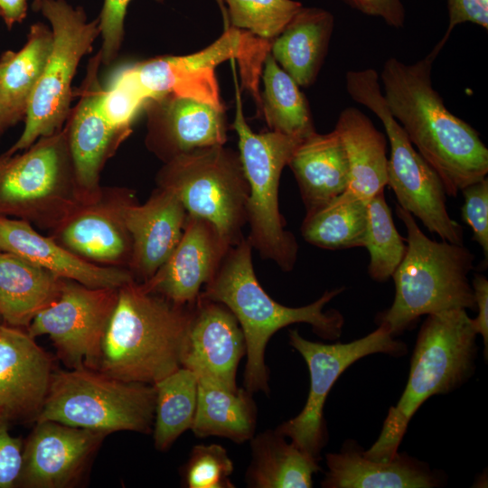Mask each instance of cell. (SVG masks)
<instances>
[{
  "instance_id": "obj_1",
  "label": "cell",
  "mask_w": 488,
  "mask_h": 488,
  "mask_svg": "<svg viewBox=\"0 0 488 488\" xmlns=\"http://www.w3.org/2000/svg\"><path fill=\"white\" fill-rule=\"evenodd\" d=\"M434 49L408 64L395 57L383 64L381 92L392 117L441 178L446 194L455 197L488 174V149L479 133L452 114L433 88Z\"/></svg>"
},
{
  "instance_id": "obj_2",
  "label": "cell",
  "mask_w": 488,
  "mask_h": 488,
  "mask_svg": "<svg viewBox=\"0 0 488 488\" xmlns=\"http://www.w3.org/2000/svg\"><path fill=\"white\" fill-rule=\"evenodd\" d=\"M252 249L247 238L230 247L200 296L222 303L234 314L246 343L244 388L251 393L267 394L268 368L265 350L271 336L290 324L305 323L319 337L338 339L344 324L343 316L336 309L324 311V308L344 287L325 291L316 301L305 306L283 305L270 297L259 284L254 271Z\"/></svg>"
},
{
  "instance_id": "obj_3",
  "label": "cell",
  "mask_w": 488,
  "mask_h": 488,
  "mask_svg": "<svg viewBox=\"0 0 488 488\" xmlns=\"http://www.w3.org/2000/svg\"><path fill=\"white\" fill-rule=\"evenodd\" d=\"M192 305L175 304L129 281L117 299L96 371L128 382L155 384L181 367Z\"/></svg>"
},
{
  "instance_id": "obj_4",
  "label": "cell",
  "mask_w": 488,
  "mask_h": 488,
  "mask_svg": "<svg viewBox=\"0 0 488 488\" xmlns=\"http://www.w3.org/2000/svg\"><path fill=\"white\" fill-rule=\"evenodd\" d=\"M477 333L466 309L427 315L417 338L408 380L395 406L389 408L381 431L363 455L389 461L398 453L408 423L431 396L448 393L474 373Z\"/></svg>"
},
{
  "instance_id": "obj_5",
  "label": "cell",
  "mask_w": 488,
  "mask_h": 488,
  "mask_svg": "<svg viewBox=\"0 0 488 488\" xmlns=\"http://www.w3.org/2000/svg\"><path fill=\"white\" fill-rule=\"evenodd\" d=\"M396 213L407 230V252L392 275L395 297L378 315L379 325L393 335L410 329L422 315L464 308L475 310L468 275L474 255L464 244L429 239L400 206Z\"/></svg>"
},
{
  "instance_id": "obj_6",
  "label": "cell",
  "mask_w": 488,
  "mask_h": 488,
  "mask_svg": "<svg viewBox=\"0 0 488 488\" xmlns=\"http://www.w3.org/2000/svg\"><path fill=\"white\" fill-rule=\"evenodd\" d=\"M92 196L77 182L65 127L22 154L0 155L2 216L52 232Z\"/></svg>"
},
{
  "instance_id": "obj_7",
  "label": "cell",
  "mask_w": 488,
  "mask_h": 488,
  "mask_svg": "<svg viewBox=\"0 0 488 488\" xmlns=\"http://www.w3.org/2000/svg\"><path fill=\"white\" fill-rule=\"evenodd\" d=\"M236 110L231 127L239 138V155L249 184L247 214L248 241L264 259L291 271L297 260L298 244L286 230L279 211L278 189L282 171L302 140L275 131L255 133L243 114L235 70Z\"/></svg>"
},
{
  "instance_id": "obj_8",
  "label": "cell",
  "mask_w": 488,
  "mask_h": 488,
  "mask_svg": "<svg viewBox=\"0 0 488 488\" xmlns=\"http://www.w3.org/2000/svg\"><path fill=\"white\" fill-rule=\"evenodd\" d=\"M154 385L124 381L98 371L55 369L34 422L52 420L107 435L117 431L152 432Z\"/></svg>"
},
{
  "instance_id": "obj_9",
  "label": "cell",
  "mask_w": 488,
  "mask_h": 488,
  "mask_svg": "<svg viewBox=\"0 0 488 488\" xmlns=\"http://www.w3.org/2000/svg\"><path fill=\"white\" fill-rule=\"evenodd\" d=\"M345 88L351 99L369 108L384 127L390 145L387 185L399 206L419 219L429 232L442 240L463 244L462 227L450 218L446 209L444 183L390 114L379 73L371 68L349 70L345 74Z\"/></svg>"
},
{
  "instance_id": "obj_10",
  "label": "cell",
  "mask_w": 488,
  "mask_h": 488,
  "mask_svg": "<svg viewBox=\"0 0 488 488\" xmlns=\"http://www.w3.org/2000/svg\"><path fill=\"white\" fill-rule=\"evenodd\" d=\"M155 181L189 215L212 223L230 247L244 239L249 190L239 152L224 145L195 149L164 163Z\"/></svg>"
},
{
  "instance_id": "obj_11",
  "label": "cell",
  "mask_w": 488,
  "mask_h": 488,
  "mask_svg": "<svg viewBox=\"0 0 488 488\" xmlns=\"http://www.w3.org/2000/svg\"><path fill=\"white\" fill-rule=\"evenodd\" d=\"M40 11L52 31V47L30 97L23 131L5 153L30 147L42 136L63 128L70 112L71 83L81 58L100 34L99 17L88 21L83 8L66 0H43Z\"/></svg>"
},
{
  "instance_id": "obj_12",
  "label": "cell",
  "mask_w": 488,
  "mask_h": 488,
  "mask_svg": "<svg viewBox=\"0 0 488 488\" xmlns=\"http://www.w3.org/2000/svg\"><path fill=\"white\" fill-rule=\"evenodd\" d=\"M288 339L289 344L307 364L310 389L301 412L283 422L276 431L319 461L328 436L324 406L337 379L350 365L365 356L385 353L399 357L406 354L408 348L404 343L395 340L383 325L348 343L312 342L301 336L296 329L289 331Z\"/></svg>"
},
{
  "instance_id": "obj_13",
  "label": "cell",
  "mask_w": 488,
  "mask_h": 488,
  "mask_svg": "<svg viewBox=\"0 0 488 488\" xmlns=\"http://www.w3.org/2000/svg\"><path fill=\"white\" fill-rule=\"evenodd\" d=\"M118 288L89 287L65 279L57 298L33 319L27 332L33 338L48 335L68 369L96 371Z\"/></svg>"
},
{
  "instance_id": "obj_14",
  "label": "cell",
  "mask_w": 488,
  "mask_h": 488,
  "mask_svg": "<svg viewBox=\"0 0 488 488\" xmlns=\"http://www.w3.org/2000/svg\"><path fill=\"white\" fill-rule=\"evenodd\" d=\"M225 21L222 34L202 51L184 56H162L124 67L135 87L147 101L165 94L190 97L225 111L215 68L227 60L243 63L255 36Z\"/></svg>"
},
{
  "instance_id": "obj_15",
  "label": "cell",
  "mask_w": 488,
  "mask_h": 488,
  "mask_svg": "<svg viewBox=\"0 0 488 488\" xmlns=\"http://www.w3.org/2000/svg\"><path fill=\"white\" fill-rule=\"evenodd\" d=\"M136 202L131 189L101 187L52 231L51 237L89 262L127 268L132 239L126 212Z\"/></svg>"
},
{
  "instance_id": "obj_16",
  "label": "cell",
  "mask_w": 488,
  "mask_h": 488,
  "mask_svg": "<svg viewBox=\"0 0 488 488\" xmlns=\"http://www.w3.org/2000/svg\"><path fill=\"white\" fill-rule=\"evenodd\" d=\"M35 423L23 446L16 487L77 485L107 434L52 420Z\"/></svg>"
},
{
  "instance_id": "obj_17",
  "label": "cell",
  "mask_w": 488,
  "mask_h": 488,
  "mask_svg": "<svg viewBox=\"0 0 488 488\" xmlns=\"http://www.w3.org/2000/svg\"><path fill=\"white\" fill-rule=\"evenodd\" d=\"M147 149L164 163L195 149L225 145V111L195 99L165 94L148 99Z\"/></svg>"
},
{
  "instance_id": "obj_18",
  "label": "cell",
  "mask_w": 488,
  "mask_h": 488,
  "mask_svg": "<svg viewBox=\"0 0 488 488\" xmlns=\"http://www.w3.org/2000/svg\"><path fill=\"white\" fill-rule=\"evenodd\" d=\"M246 343L234 314L222 303L199 296L183 345L181 367L198 379L235 391L236 373Z\"/></svg>"
},
{
  "instance_id": "obj_19",
  "label": "cell",
  "mask_w": 488,
  "mask_h": 488,
  "mask_svg": "<svg viewBox=\"0 0 488 488\" xmlns=\"http://www.w3.org/2000/svg\"><path fill=\"white\" fill-rule=\"evenodd\" d=\"M54 370L53 358L27 331L0 324V415L35 421Z\"/></svg>"
},
{
  "instance_id": "obj_20",
  "label": "cell",
  "mask_w": 488,
  "mask_h": 488,
  "mask_svg": "<svg viewBox=\"0 0 488 488\" xmlns=\"http://www.w3.org/2000/svg\"><path fill=\"white\" fill-rule=\"evenodd\" d=\"M230 248L212 223L188 214L182 238L170 257L142 283L175 304L192 305Z\"/></svg>"
},
{
  "instance_id": "obj_21",
  "label": "cell",
  "mask_w": 488,
  "mask_h": 488,
  "mask_svg": "<svg viewBox=\"0 0 488 488\" xmlns=\"http://www.w3.org/2000/svg\"><path fill=\"white\" fill-rule=\"evenodd\" d=\"M100 51L89 62L77 94L80 100L66 121L68 144L77 182L89 196L101 188L99 174L107 159L128 136L115 128L103 116L99 100L102 87L98 78Z\"/></svg>"
},
{
  "instance_id": "obj_22",
  "label": "cell",
  "mask_w": 488,
  "mask_h": 488,
  "mask_svg": "<svg viewBox=\"0 0 488 488\" xmlns=\"http://www.w3.org/2000/svg\"><path fill=\"white\" fill-rule=\"evenodd\" d=\"M188 213L177 195L157 186L142 204L132 203L126 222L132 239L127 269L137 282L151 278L179 243Z\"/></svg>"
},
{
  "instance_id": "obj_23",
  "label": "cell",
  "mask_w": 488,
  "mask_h": 488,
  "mask_svg": "<svg viewBox=\"0 0 488 488\" xmlns=\"http://www.w3.org/2000/svg\"><path fill=\"white\" fill-rule=\"evenodd\" d=\"M0 249L40 266L56 276L97 288H118L135 280L127 268L89 262L29 222L0 215Z\"/></svg>"
},
{
  "instance_id": "obj_24",
  "label": "cell",
  "mask_w": 488,
  "mask_h": 488,
  "mask_svg": "<svg viewBox=\"0 0 488 488\" xmlns=\"http://www.w3.org/2000/svg\"><path fill=\"white\" fill-rule=\"evenodd\" d=\"M326 465L324 488H433L441 483L427 463L399 452L389 461L370 459L354 441L327 454Z\"/></svg>"
},
{
  "instance_id": "obj_25",
  "label": "cell",
  "mask_w": 488,
  "mask_h": 488,
  "mask_svg": "<svg viewBox=\"0 0 488 488\" xmlns=\"http://www.w3.org/2000/svg\"><path fill=\"white\" fill-rule=\"evenodd\" d=\"M287 165L295 175L306 212L325 205L348 187V160L335 129L326 134L315 131L302 139Z\"/></svg>"
},
{
  "instance_id": "obj_26",
  "label": "cell",
  "mask_w": 488,
  "mask_h": 488,
  "mask_svg": "<svg viewBox=\"0 0 488 488\" xmlns=\"http://www.w3.org/2000/svg\"><path fill=\"white\" fill-rule=\"evenodd\" d=\"M333 26L334 18L329 11L302 6L272 41L271 55L299 87H309L315 81Z\"/></svg>"
},
{
  "instance_id": "obj_27",
  "label": "cell",
  "mask_w": 488,
  "mask_h": 488,
  "mask_svg": "<svg viewBox=\"0 0 488 488\" xmlns=\"http://www.w3.org/2000/svg\"><path fill=\"white\" fill-rule=\"evenodd\" d=\"M349 165L346 191L369 202L384 191L388 182L386 136L359 108L348 107L339 115L335 127Z\"/></svg>"
},
{
  "instance_id": "obj_28",
  "label": "cell",
  "mask_w": 488,
  "mask_h": 488,
  "mask_svg": "<svg viewBox=\"0 0 488 488\" xmlns=\"http://www.w3.org/2000/svg\"><path fill=\"white\" fill-rule=\"evenodd\" d=\"M55 274L7 251H0V316L14 327H28L59 296L64 282Z\"/></svg>"
},
{
  "instance_id": "obj_29",
  "label": "cell",
  "mask_w": 488,
  "mask_h": 488,
  "mask_svg": "<svg viewBox=\"0 0 488 488\" xmlns=\"http://www.w3.org/2000/svg\"><path fill=\"white\" fill-rule=\"evenodd\" d=\"M251 461L245 480L251 488H310L319 461L275 430L249 440Z\"/></svg>"
},
{
  "instance_id": "obj_30",
  "label": "cell",
  "mask_w": 488,
  "mask_h": 488,
  "mask_svg": "<svg viewBox=\"0 0 488 488\" xmlns=\"http://www.w3.org/2000/svg\"><path fill=\"white\" fill-rule=\"evenodd\" d=\"M258 410L252 393L238 388L232 391L198 379L197 407L191 427L197 437L221 436L240 444L255 435Z\"/></svg>"
},
{
  "instance_id": "obj_31",
  "label": "cell",
  "mask_w": 488,
  "mask_h": 488,
  "mask_svg": "<svg viewBox=\"0 0 488 488\" xmlns=\"http://www.w3.org/2000/svg\"><path fill=\"white\" fill-rule=\"evenodd\" d=\"M52 41V29L36 23L31 25L27 42L20 51H7L0 58V92L14 125L25 116Z\"/></svg>"
},
{
  "instance_id": "obj_32",
  "label": "cell",
  "mask_w": 488,
  "mask_h": 488,
  "mask_svg": "<svg viewBox=\"0 0 488 488\" xmlns=\"http://www.w3.org/2000/svg\"><path fill=\"white\" fill-rule=\"evenodd\" d=\"M259 117L271 131L304 139L315 132L312 112L299 86L269 52L263 64Z\"/></svg>"
},
{
  "instance_id": "obj_33",
  "label": "cell",
  "mask_w": 488,
  "mask_h": 488,
  "mask_svg": "<svg viewBox=\"0 0 488 488\" xmlns=\"http://www.w3.org/2000/svg\"><path fill=\"white\" fill-rule=\"evenodd\" d=\"M368 203L345 191L325 205L306 212L304 239L331 250L364 247Z\"/></svg>"
},
{
  "instance_id": "obj_34",
  "label": "cell",
  "mask_w": 488,
  "mask_h": 488,
  "mask_svg": "<svg viewBox=\"0 0 488 488\" xmlns=\"http://www.w3.org/2000/svg\"><path fill=\"white\" fill-rule=\"evenodd\" d=\"M153 385L155 390V446L159 451H166L192 426L198 378L192 371L180 367Z\"/></svg>"
},
{
  "instance_id": "obj_35",
  "label": "cell",
  "mask_w": 488,
  "mask_h": 488,
  "mask_svg": "<svg viewBox=\"0 0 488 488\" xmlns=\"http://www.w3.org/2000/svg\"><path fill=\"white\" fill-rule=\"evenodd\" d=\"M364 247L370 254L369 276L377 282L392 277L407 252L406 239L396 229L384 191L368 202Z\"/></svg>"
},
{
  "instance_id": "obj_36",
  "label": "cell",
  "mask_w": 488,
  "mask_h": 488,
  "mask_svg": "<svg viewBox=\"0 0 488 488\" xmlns=\"http://www.w3.org/2000/svg\"><path fill=\"white\" fill-rule=\"evenodd\" d=\"M224 19L230 26L273 41L303 6L295 0H225Z\"/></svg>"
},
{
  "instance_id": "obj_37",
  "label": "cell",
  "mask_w": 488,
  "mask_h": 488,
  "mask_svg": "<svg viewBox=\"0 0 488 488\" xmlns=\"http://www.w3.org/2000/svg\"><path fill=\"white\" fill-rule=\"evenodd\" d=\"M233 469L223 446L197 445L183 467V483L188 488H233L235 485L230 479Z\"/></svg>"
},
{
  "instance_id": "obj_38",
  "label": "cell",
  "mask_w": 488,
  "mask_h": 488,
  "mask_svg": "<svg viewBox=\"0 0 488 488\" xmlns=\"http://www.w3.org/2000/svg\"><path fill=\"white\" fill-rule=\"evenodd\" d=\"M145 100L136 90L124 68L111 77L108 88L102 89L99 106L105 118L117 130L127 135L137 112Z\"/></svg>"
},
{
  "instance_id": "obj_39",
  "label": "cell",
  "mask_w": 488,
  "mask_h": 488,
  "mask_svg": "<svg viewBox=\"0 0 488 488\" xmlns=\"http://www.w3.org/2000/svg\"><path fill=\"white\" fill-rule=\"evenodd\" d=\"M464 204L461 208L462 220L471 227L473 240L477 242L488 258V179L484 177L462 191Z\"/></svg>"
},
{
  "instance_id": "obj_40",
  "label": "cell",
  "mask_w": 488,
  "mask_h": 488,
  "mask_svg": "<svg viewBox=\"0 0 488 488\" xmlns=\"http://www.w3.org/2000/svg\"><path fill=\"white\" fill-rule=\"evenodd\" d=\"M131 0H104L99 16L102 47L101 62L109 64L117 56L124 36V21ZM162 3L164 0H155Z\"/></svg>"
},
{
  "instance_id": "obj_41",
  "label": "cell",
  "mask_w": 488,
  "mask_h": 488,
  "mask_svg": "<svg viewBox=\"0 0 488 488\" xmlns=\"http://www.w3.org/2000/svg\"><path fill=\"white\" fill-rule=\"evenodd\" d=\"M23 444L9 432V420L0 415V488L17 485Z\"/></svg>"
},
{
  "instance_id": "obj_42",
  "label": "cell",
  "mask_w": 488,
  "mask_h": 488,
  "mask_svg": "<svg viewBox=\"0 0 488 488\" xmlns=\"http://www.w3.org/2000/svg\"><path fill=\"white\" fill-rule=\"evenodd\" d=\"M448 26L445 35L434 47L439 52L453 30L464 23H472L488 29V0H447Z\"/></svg>"
},
{
  "instance_id": "obj_43",
  "label": "cell",
  "mask_w": 488,
  "mask_h": 488,
  "mask_svg": "<svg viewBox=\"0 0 488 488\" xmlns=\"http://www.w3.org/2000/svg\"><path fill=\"white\" fill-rule=\"evenodd\" d=\"M352 8L371 16L380 17L396 29L405 24L406 13L401 0H342Z\"/></svg>"
},
{
  "instance_id": "obj_44",
  "label": "cell",
  "mask_w": 488,
  "mask_h": 488,
  "mask_svg": "<svg viewBox=\"0 0 488 488\" xmlns=\"http://www.w3.org/2000/svg\"><path fill=\"white\" fill-rule=\"evenodd\" d=\"M474 294L477 316L472 318L474 328L477 334H481L484 345V356H488V280L481 274H474L472 282Z\"/></svg>"
},
{
  "instance_id": "obj_45",
  "label": "cell",
  "mask_w": 488,
  "mask_h": 488,
  "mask_svg": "<svg viewBox=\"0 0 488 488\" xmlns=\"http://www.w3.org/2000/svg\"><path fill=\"white\" fill-rule=\"evenodd\" d=\"M27 14V0H0V16L8 29L21 23Z\"/></svg>"
},
{
  "instance_id": "obj_46",
  "label": "cell",
  "mask_w": 488,
  "mask_h": 488,
  "mask_svg": "<svg viewBox=\"0 0 488 488\" xmlns=\"http://www.w3.org/2000/svg\"><path fill=\"white\" fill-rule=\"evenodd\" d=\"M14 123L10 117V114L5 107V104L3 100L1 92H0V135L9 127L13 126Z\"/></svg>"
},
{
  "instance_id": "obj_47",
  "label": "cell",
  "mask_w": 488,
  "mask_h": 488,
  "mask_svg": "<svg viewBox=\"0 0 488 488\" xmlns=\"http://www.w3.org/2000/svg\"><path fill=\"white\" fill-rule=\"evenodd\" d=\"M43 0H33L32 8L34 12L40 11Z\"/></svg>"
},
{
  "instance_id": "obj_48",
  "label": "cell",
  "mask_w": 488,
  "mask_h": 488,
  "mask_svg": "<svg viewBox=\"0 0 488 488\" xmlns=\"http://www.w3.org/2000/svg\"><path fill=\"white\" fill-rule=\"evenodd\" d=\"M2 323H4V322H3V320H2V318H1V316H0V324H2Z\"/></svg>"
},
{
  "instance_id": "obj_49",
  "label": "cell",
  "mask_w": 488,
  "mask_h": 488,
  "mask_svg": "<svg viewBox=\"0 0 488 488\" xmlns=\"http://www.w3.org/2000/svg\"><path fill=\"white\" fill-rule=\"evenodd\" d=\"M0 251H1V249H0Z\"/></svg>"
}]
</instances>
